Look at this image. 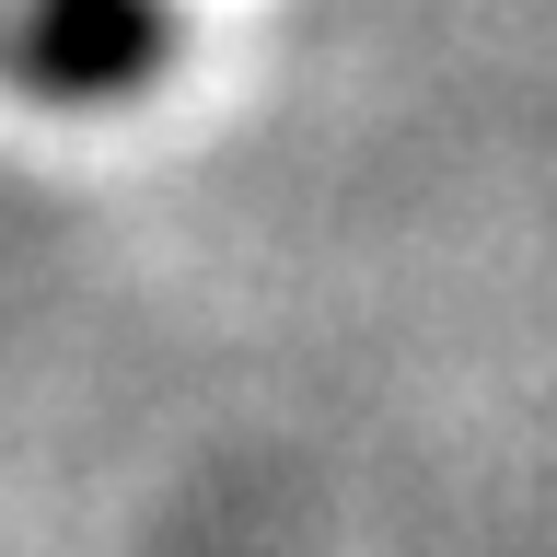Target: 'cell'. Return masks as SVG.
<instances>
[{
	"mask_svg": "<svg viewBox=\"0 0 557 557\" xmlns=\"http://www.w3.org/2000/svg\"><path fill=\"white\" fill-rule=\"evenodd\" d=\"M174 59L163 0H0V70L35 104H128Z\"/></svg>",
	"mask_w": 557,
	"mask_h": 557,
	"instance_id": "obj_1",
	"label": "cell"
}]
</instances>
